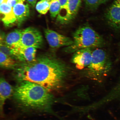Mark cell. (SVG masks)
I'll use <instances>...</instances> for the list:
<instances>
[{"instance_id":"1","label":"cell","mask_w":120,"mask_h":120,"mask_svg":"<svg viewBox=\"0 0 120 120\" xmlns=\"http://www.w3.org/2000/svg\"><path fill=\"white\" fill-rule=\"evenodd\" d=\"M70 70L68 65L53 54L46 53L37 57L33 62L19 64L13 76L18 82H34L51 92L63 86Z\"/></svg>"},{"instance_id":"2","label":"cell","mask_w":120,"mask_h":120,"mask_svg":"<svg viewBox=\"0 0 120 120\" xmlns=\"http://www.w3.org/2000/svg\"><path fill=\"white\" fill-rule=\"evenodd\" d=\"M14 90L13 96L19 104L25 107L49 110L54 101L53 95L46 88L27 81L19 82Z\"/></svg>"},{"instance_id":"3","label":"cell","mask_w":120,"mask_h":120,"mask_svg":"<svg viewBox=\"0 0 120 120\" xmlns=\"http://www.w3.org/2000/svg\"><path fill=\"white\" fill-rule=\"evenodd\" d=\"M73 43L64 48V51L67 53H73L79 49L91 48H101L105 45L101 36L90 27L79 28L74 33Z\"/></svg>"},{"instance_id":"4","label":"cell","mask_w":120,"mask_h":120,"mask_svg":"<svg viewBox=\"0 0 120 120\" xmlns=\"http://www.w3.org/2000/svg\"><path fill=\"white\" fill-rule=\"evenodd\" d=\"M112 67L111 61L106 52L101 48L96 49L93 51L90 64L85 69L84 75L90 80L101 82Z\"/></svg>"},{"instance_id":"5","label":"cell","mask_w":120,"mask_h":120,"mask_svg":"<svg viewBox=\"0 0 120 120\" xmlns=\"http://www.w3.org/2000/svg\"><path fill=\"white\" fill-rule=\"evenodd\" d=\"M43 44V37L39 30L32 27L22 30L19 47H33L37 49L42 47Z\"/></svg>"},{"instance_id":"6","label":"cell","mask_w":120,"mask_h":120,"mask_svg":"<svg viewBox=\"0 0 120 120\" xmlns=\"http://www.w3.org/2000/svg\"><path fill=\"white\" fill-rule=\"evenodd\" d=\"M45 37L49 47L53 50L67 47L73 43V40L68 37L48 29L44 30Z\"/></svg>"},{"instance_id":"7","label":"cell","mask_w":120,"mask_h":120,"mask_svg":"<svg viewBox=\"0 0 120 120\" xmlns=\"http://www.w3.org/2000/svg\"><path fill=\"white\" fill-rule=\"evenodd\" d=\"M93 49L87 48L80 49L73 53L71 62L78 69L83 70L90 65L92 59Z\"/></svg>"},{"instance_id":"8","label":"cell","mask_w":120,"mask_h":120,"mask_svg":"<svg viewBox=\"0 0 120 120\" xmlns=\"http://www.w3.org/2000/svg\"><path fill=\"white\" fill-rule=\"evenodd\" d=\"M109 25L117 30H120V0H115L106 13Z\"/></svg>"},{"instance_id":"9","label":"cell","mask_w":120,"mask_h":120,"mask_svg":"<svg viewBox=\"0 0 120 120\" xmlns=\"http://www.w3.org/2000/svg\"><path fill=\"white\" fill-rule=\"evenodd\" d=\"M37 49L33 47H19L12 49L15 59L22 63L33 62L36 58Z\"/></svg>"},{"instance_id":"10","label":"cell","mask_w":120,"mask_h":120,"mask_svg":"<svg viewBox=\"0 0 120 120\" xmlns=\"http://www.w3.org/2000/svg\"><path fill=\"white\" fill-rule=\"evenodd\" d=\"M13 87L3 77L0 79V110L2 112L6 100L14 93Z\"/></svg>"},{"instance_id":"11","label":"cell","mask_w":120,"mask_h":120,"mask_svg":"<svg viewBox=\"0 0 120 120\" xmlns=\"http://www.w3.org/2000/svg\"><path fill=\"white\" fill-rule=\"evenodd\" d=\"M25 1L20 0L13 8L16 20L19 25L26 20L29 16V5L25 3Z\"/></svg>"},{"instance_id":"12","label":"cell","mask_w":120,"mask_h":120,"mask_svg":"<svg viewBox=\"0 0 120 120\" xmlns=\"http://www.w3.org/2000/svg\"><path fill=\"white\" fill-rule=\"evenodd\" d=\"M1 19L6 26H11L16 21L13 8L8 5L6 3L0 6Z\"/></svg>"},{"instance_id":"13","label":"cell","mask_w":120,"mask_h":120,"mask_svg":"<svg viewBox=\"0 0 120 120\" xmlns=\"http://www.w3.org/2000/svg\"><path fill=\"white\" fill-rule=\"evenodd\" d=\"M22 30L16 29L5 35L4 41L9 47L12 49L20 47Z\"/></svg>"},{"instance_id":"14","label":"cell","mask_w":120,"mask_h":120,"mask_svg":"<svg viewBox=\"0 0 120 120\" xmlns=\"http://www.w3.org/2000/svg\"><path fill=\"white\" fill-rule=\"evenodd\" d=\"M16 60L0 52V65L3 68L14 70L19 64Z\"/></svg>"},{"instance_id":"15","label":"cell","mask_w":120,"mask_h":120,"mask_svg":"<svg viewBox=\"0 0 120 120\" xmlns=\"http://www.w3.org/2000/svg\"><path fill=\"white\" fill-rule=\"evenodd\" d=\"M60 4V10L57 16L58 21L62 23L70 22L68 13V0H59Z\"/></svg>"},{"instance_id":"16","label":"cell","mask_w":120,"mask_h":120,"mask_svg":"<svg viewBox=\"0 0 120 120\" xmlns=\"http://www.w3.org/2000/svg\"><path fill=\"white\" fill-rule=\"evenodd\" d=\"M82 0H68V7L70 21L77 14L81 3Z\"/></svg>"},{"instance_id":"17","label":"cell","mask_w":120,"mask_h":120,"mask_svg":"<svg viewBox=\"0 0 120 120\" xmlns=\"http://www.w3.org/2000/svg\"><path fill=\"white\" fill-rule=\"evenodd\" d=\"M51 1L49 0H41L37 3L36 9L40 14H46L49 10Z\"/></svg>"},{"instance_id":"18","label":"cell","mask_w":120,"mask_h":120,"mask_svg":"<svg viewBox=\"0 0 120 120\" xmlns=\"http://www.w3.org/2000/svg\"><path fill=\"white\" fill-rule=\"evenodd\" d=\"M60 8V4L59 0H52L51 1L49 10L52 17L55 18L58 16Z\"/></svg>"},{"instance_id":"19","label":"cell","mask_w":120,"mask_h":120,"mask_svg":"<svg viewBox=\"0 0 120 120\" xmlns=\"http://www.w3.org/2000/svg\"><path fill=\"white\" fill-rule=\"evenodd\" d=\"M106 0H86V4L91 8H96L105 2Z\"/></svg>"},{"instance_id":"20","label":"cell","mask_w":120,"mask_h":120,"mask_svg":"<svg viewBox=\"0 0 120 120\" xmlns=\"http://www.w3.org/2000/svg\"><path fill=\"white\" fill-rule=\"evenodd\" d=\"M110 96V98L118 99L120 100V83L112 91Z\"/></svg>"},{"instance_id":"21","label":"cell","mask_w":120,"mask_h":120,"mask_svg":"<svg viewBox=\"0 0 120 120\" xmlns=\"http://www.w3.org/2000/svg\"><path fill=\"white\" fill-rule=\"evenodd\" d=\"M19 1L16 0H6L5 3H6L8 5L13 8Z\"/></svg>"},{"instance_id":"22","label":"cell","mask_w":120,"mask_h":120,"mask_svg":"<svg viewBox=\"0 0 120 120\" xmlns=\"http://www.w3.org/2000/svg\"><path fill=\"white\" fill-rule=\"evenodd\" d=\"M27 1L32 6L34 7L36 3L37 0H27Z\"/></svg>"},{"instance_id":"23","label":"cell","mask_w":120,"mask_h":120,"mask_svg":"<svg viewBox=\"0 0 120 120\" xmlns=\"http://www.w3.org/2000/svg\"><path fill=\"white\" fill-rule=\"evenodd\" d=\"M5 0H0V4L5 3Z\"/></svg>"},{"instance_id":"24","label":"cell","mask_w":120,"mask_h":120,"mask_svg":"<svg viewBox=\"0 0 120 120\" xmlns=\"http://www.w3.org/2000/svg\"><path fill=\"white\" fill-rule=\"evenodd\" d=\"M16 0L19 1L20 0Z\"/></svg>"},{"instance_id":"25","label":"cell","mask_w":120,"mask_h":120,"mask_svg":"<svg viewBox=\"0 0 120 120\" xmlns=\"http://www.w3.org/2000/svg\"><path fill=\"white\" fill-rule=\"evenodd\" d=\"M50 0V1H52V0Z\"/></svg>"},{"instance_id":"26","label":"cell","mask_w":120,"mask_h":120,"mask_svg":"<svg viewBox=\"0 0 120 120\" xmlns=\"http://www.w3.org/2000/svg\"></svg>"}]
</instances>
